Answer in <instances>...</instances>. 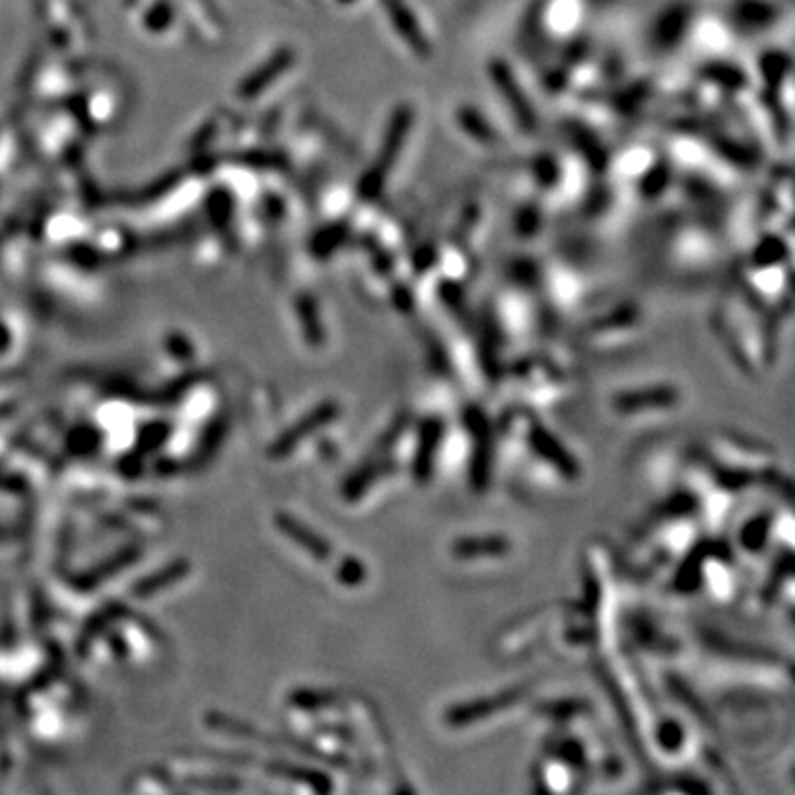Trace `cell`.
Segmentation results:
<instances>
[{
	"mask_svg": "<svg viewBox=\"0 0 795 795\" xmlns=\"http://www.w3.org/2000/svg\"><path fill=\"white\" fill-rule=\"evenodd\" d=\"M506 550V542L499 537H480V539H462L456 544V555L462 559L468 557H499Z\"/></svg>",
	"mask_w": 795,
	"mask_h": 795,
	"instance_id": "cell-5",
	"label": "cell"
},
{
	"mask_svg": "<svg viewBox=\"0 0 795 795\" xmlns=\"http://www.w3.org/2000/svg\"><path fill=\"white\" fill-rule=\"evenodd\" d=\"M382 7H385L387 16H389L391 25H394L396 34L405 40L407 47L414 51L417 58H429L431 44L427 43L425 34H422L414 12L407 7L405 0H382Z\"/></svg>",
	"mask_w": 795,
	"mask_h": 795,
	"instance_id": "cell-3",
	"label": "cell"
},
{
	"mask_svg": "<svg viewBox=\"0 0 795 795\" xmlns=\"http://www.w3.org/2000/svg\"><path fill=\"white\" fill-rule=\"evenodd\" d=\"M411 124H414V111L409 106H398L394 115H391L389 126H387L385 140H382V146L378 151V162L365 172L363 182H360L358 192L365 201H371V199H376L382 192L387 175L396 166L402 144H405L407 135H409Z\"/></svg>",
	"mask_w": 795,
	"mask_h": 795,
	"instance_id": "cell-1",
	"label": "cell"
},
{
	"mask_svg": "<svg viewBox=\"0 0 795 795\" xmlns=\"http://www.w3.org/2000/svg\"><path fill=\"white\" fill-rule=\"evenodd\" d=\"M491 78H493V83L499 86V93H502V98L506 100L508 109H511L515 117H517L519 126H522L524 131L537 129V115H535L533 106H530L526 95H524L522 86H519L517 80H515L511 69H508V66L504 63H493L491 64Z\"/></svg>",
	"mask_w": 795,
	"mask_h": 795,
	"instance_id": "cell-2",
	"label": "cell"
},
{
	"mask_svg": "<svg viewBox=\"0 0 795 795\" xmlns=\"http://www.w3.org/2000/svg\"><path fill=\"white\" fill-rule=\"evenodd\" d=\"M679 396L674 389L665 387V389L654 391H636V394H623L614 400L616 409L625 411V414H639V411L650 409H665V407L676 405Z\"/></svg>",
	"mask_w": 795,
	"mask_h": 795,
	"instance_id": "cell-4",
	"label": "cell"
},
{
	"mask_svg": "<svg viewBox=\"0 0 795 795\" xmlns=\"http://www.w3.org/2000/svg\"><path fill=\"white\" fill-rule=\"evenodd\" d=\"M457 117H460L464 129L471 132V135H476L477 140L488 142V140H493V137H497V135H493V131L488 129L486 120H484L480 113H473L471 109H462L460 113H457Z\"/></svg>",
	"mask_w": 795,
	"mask_h": 795,
	"instance_id": "cell-6",
	"label": "cell"
},
{
	"mask_svg": "<svg viewBox=\"0 0 795 795\" xmlns=\"http://www.w3.org/2000/svg\"><path fill=\"white\" fill-rule=\"evenodd\" d=\"M288 63H290V55H288V54H283V55H277V58H274V60H272V64H270V66H268V69H261V71H263V74H259V75H257V78H252V80H250V83H248V86H250V89H246V93H248V95L257 93V91H259V89H261V86H263L265 83H270V80H272V78H274V75H279V74H281V71L285 69V64H288Z\"/></svg>",
	"mask_w": 795,
	"mask_h": 795,
	"instance_id": "cell-7",
	"label": "cell"
}]
</instances>
